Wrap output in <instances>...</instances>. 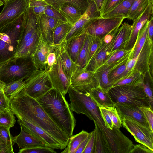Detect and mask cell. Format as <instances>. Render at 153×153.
<instances>
[{"mask_svg":"<svg viewBox=\"0 0 153 153\" xmlns=\"http://www.w3.org/2000/svg\"><path fill=\"white\" fill-rule=\"evenodd\" d=\"M10 108L17 118L24 119L48 132L64 149L69 137L48 116L38 101L22 90L10 99Z\"/></svg>","mask_w":153,"mask_h":153,"instance_id":"6da1fadb","label":"cell"},{"mask_svg":"<svg viewBox=\"0 0 153 153\" xmlns=\"http://www.w3.org/2000/svg\"><path fill=\"white\" fill-rule=\"evenodd\" d=\"M36 100L52 120L69 137L71 136L76 120L65 96L53 88Z\"/></svg>","mask_w":153,"mask_h":153,"instance_id":"7a4b0ae2","label":"cell"},{"mask_svg":"<svg viewBox=\"0 0 153 153\" xmlns=\"http://www.w3.org/2000/svg\"><path fill=\"white\" fill-rule=\"evenodd\" d=\"M37 70L32 56L14 58L0 65V81L6 84L25 80Z\"/></svg>","mask_w":153,"mask_h":153,"instance_id":"3957f363","label":"cell"},{"mask_svg":"<svg viewBox=\"0 0 153 153\" xmlns=\"http://www.w3.org/2000/svg\"><path fill=\"white\" fill-rule=\"evenodd\" d=\"M108 92L115 103H124L139 107H150L149 100L144 91L143 84L114 86Z\"/></svg>","mask_w":153,"mask_h":153,"instance_id":"277c9868","label":"cell"},{"mask_svg":"<svg viewBox=\"0 0 153 153\" xmlns=\"http://www.w3.org/2000/svg\"><path fill=\"white\" fill-rule=\"evenodd\" d=\"M49 69L37 70L25 80L24 92L36 100L53 88L49 74Z\"/></svg>","mask_w":153,"mask_h":153,"instance_id":"5b68a950","label":"cell"},{"mask_svg":"<svg viewBox=\"0 0 153 153\" xmlns=\"http://www.w3.org/2000/svg\"><path fill=\"white\" fill-rule=\"evenodd\" d=\"M0 13V33L8 30L28 7V0H7Z\"/></svg>","mask_w":153,"mask_h":153,"instance_id":"8992f818","label":"cell"},{"mask_svg":"<svg viewBox=\"0 0 153 153\" xmlns=\"http://www.w3.org/2000/svg\"><path fill=\"white\" fill-rule=\"evenodd\" d=\"M125 18L123 16L99 17L90 22L84 31L87 34L101 38L119 28Z\"/></svg>","mask_w":153,"mask_h":153,"instance_id":"52a82bcc","label":"cell"},{"mask_svg":"<svg viewBox=\"0 0 153 153\" xmlns=\"http://www.w3.org/2000/svg\"><path fill=\"white\" fill-rule=\"evenodd\" d=\"M120 116L122 125L134 137L135 141L153 151V131L150 128L128 116Z\"/></svg>","mask_w":153,"mask_h":153,"instance_id":"ba28073f","label":"cell"},{"mask_svg":"<svg viewBox=\"0 0 153 153\" xmlns=\"http://www.w3.org/2000/svg\"><path fill=\"white\" fill-rule=\"evenodd\" d=\"M93 72L83 68L77 69L70 79V85L74 89L84 94L89 93L99 85L97 79H94Z\"/></svg>","mask_w":153,"mask_h":153,"instance_id":"9c48e42d","label":"cell"},{"mask_svg":"<svg viewBox=\"0 0 153 153\" xmlns=\"http://www.w3.org/2000/svg\"><path fill=\"white\" fill-rule=\"evenodd\" d=\"M38 27L36 17L33 9L28 7L23 16L15 53L19 50L25 42L31 37Z\"/></svg>","mask_w":153,"mask_h":153,"instance_id":"30bf717a","label":"cell"},{"mask_svg":"<svg viewBox=\"0 0 153 153\" xmlns=\"http://www.w3.org/2000/svg\"><path fill=\"white\" fill-rule=\"evenodd\" d=\"M56 60L49 71V74L53 88L64 96L68 93L70 81L63 70L59 54V46L56 49Z\"/></svg>","mask_w":153,"mask_h":153,"instance_id":"8fae6325","label":"cell"},{"mask_svg":"<svg viewBox=\"0 0 153 153\" xmlns=\"http://www.w3.org/2000/svg\"><path fill=\"white\" fill-rule=\"evenodd\" d=\"M18 123L25 131L30 134L44 143L46 146L61 150L59 143L41 128L21 118H18Z\"/></svg>","mask_w":153,"mask_h":153,"instance_id":"7c38bea8","label":"cell"},{"mask_svg":"<svg viewBox=\"0 0 153 153\" xmlns=\"http://www.w3.org/2000/svg\"><path fill=\"white\" fill-rule=\"evenodd\" d=\"M88 2L86 10L79 20L72 26L64 42L84 32L90 22L100 16V12L97 10L94 2L91 0H88Z\"/></svg>","mask_w":153,"mask_h":153,"instance_id":"4fadbf2b","label":"cell"},{"mask_svg":"<svg viewBox=\"0 0 153 153\" xmlns=\"http://www.w3.org/2000/svg\"><path fill=\"white\" fill-rule=\"evenodd\" d=\"M153 1H150L145 10L133 21L129 39L126 46L127 50L133 48L137 39L140 29L153 16Z\"/></svg>","mask_w":153,"mask_h":153,"instance_id":"5bb4252c","label":"cell"},{"mask_svg":"<svg viewBox=\"0 0 153 153\" xmlns=\"http://www.w3.org/2000/svg\"><path fill=\"white\" fill-rule=\"evenodd\" d=\"M36 18L41 39L47 43L54 45L53 38L54 30L59 24L65 22L56 19L45 14Z\"/></svg>","mask_w":153,"mask_h":153,"instance_id":"9a60e30c","label":"cell"},{"mask_svg":"<svg viewBox=\"0 0 153 153\" xmlns=\"http://www.w3.org/2000/svg\"><path fill=\"white\" fill-rule=\"evenodd\" d=\"M17 39L0 33V65L14 58Z\"/></svg>","mask_w":153,"mask_h":153,"instance_id":"2e32d148","label":"cell"},{"mask_svg":"<svg viewBox=\"0 0 153 153\" xmlns=\"http://www.w3.org/2000/svg\"><path fill=\"white\" fill-rule=\"evenodd\" d=\"M58 47L50 45L41 39L32 56L35 65L38 70H43L47 67L48 55L50 52Z\"/></svg>","mask_w":153,"mask_h":153,"instance_id":"e0dca14e","label":"cell"},{"mask_svg":"<svg viewBox=\"0 0 153 153\" xmlns=\"http://www.w3.org/2000/svg\"><path fill=\"white\" fill-rule=\"evenodd\" d=\"M114 39V36L112 41L109 43H105L104 45L100 46L95 52L88 64L84 68L85 70L94 72L98 67L100 66L105 61L106 59H108V56H110Z\"/></svg>","mask_w":153,"mask_h":153,"instance_id":"ac0fdd59","label":"cell"},{"mask_svg":"<svg viewBox=\"0 0 153 153\" xmlns=\"http://www.w3.org/2000/svg\"><path fill=\"white\" fill-rule=\"evenodd\" d=\"M114 106L116 108L120 116L126 115L128 116L139 122L145 126L149 127L146 119L140 109L139 107L119 103H115Z\"/></svg>","mask_w":153,"mask_h":153,"instance_id":"d6986e66","label":"cell"},{"mask_svg":"<svg viewBox=\"0 0 153 153\" xmlns=\"http://www.w3.org/2000/svg\"><path fill=\"white\" fill-rule=\"evenodd\" d=\"M87 34L83 32L64 42V47L69 56L75 63L85 42Z\"/></svg>","mask_w":153,"mask_h":153,"instance_id":"ffe728a7","label":"cell"},{"mask_svg":"<svg viewBox=\"0 0 153 153\" xmlns=\"http://www.w3.org/2000/svg\"><path fill=\"white\" fill-rule=\"evenodd\" d=\"M41 39L40 33L38 27L31 37L25 42L19 50L15 53L14 58L32 56Z\"/></svg>","mask_w":153,"mask_h":153,"instance_id":"44dd1931","label":"cell"},{"mask_svg":"<svg viewBox=\"0 0 153 153\" xmlns=\"http://www.w3.org/2000/svg\"><path fill=\"white\" fill-rule=\"evenodd\" d=\"M19 134L13 137V140L20 149L30 148L46 145L30 134L24 131L20 127Z\"/></svg>","mask_w":153,"mask_h":153,"instance_id":"7402d4cb","label":"cell"},{"mask_svg":"<svg viewBox=\"0 0 153 153\" xmlns=\"http://www.w3.org/2000/svg\"><path fill=\"white\" fill-rule=\"evenodd\" d=\"M132 25L128 23H122L118 28L114 36L112 47L110 53V56L114 53V51H118L122 45L127 42L129 39L132 30Z\"/></svg>","mask_w":153,"mask_h":153,"instance_id":"603a6c76","label":"cell"},{"mask_svg":"<svg viewBox=\"0 0 153 153\" xmlns=\"http://www.w3.org/2000/svg\"><path fill=\"white\" fill-rule=\"evenodd\" d=\"M89 94L90 97L98 107L114 106L115 103L108 91H104L99 85L92 89Z\"/></svg>","mask_w":153,"mask_h":153,"instance_id":"cb8c5ba5","label":"cell"},{"mask_svg":"<svg viewBox=\"0 0 153 153\" xmlns=\"http://www.w3.org/2000/svg\"><path fill=\"white\" fill-rule=\"evenodd\" d=\"M59 54L64 72L70 81L74 73L77 69L76 65L71 58L64 47V42L59 46Z\"/></svg>","mask_w":153,"mask_h":153,"instance_id":"d4e9b609","label":"cell"},{"mask_svg":"<svg viewBox=\"0 0 153 153\" xmlns=\"http://www.w3.org/2000/svg\"><path fill=\"white\" fill-rule=\"evenodd\" d=\"M58 10L67 22L72 26L79 20L83 14L77 8L67 4L60 6Z\"/></svg>","mask_w":153,"mask_h":153,"instance_id":"484cf974","label":"cell"},{"mask_svg":"<svg viewBox=\"0 0 153 153\" xmlns=\"http://www.w3.org/2000/svg\"><path fill=\"white\" fill-rule=\"evenodd\" d=\"M14 143L10 130L0 126V153H14Z\"/></svg>","mask_w":153,"mask_h":153,"instance_id":"4316f807","label":"cell"},{"mask_svg":"<svg viewBox=\"0 0 153 153\" xmlns=\"http://www.w3.org/2000/svg\"><path fill=\"white\" fill-rule=\"evenodd\" d=\"M67 22H62L55 28L53 34V42L54 46L58 47L63 42L72 27Z\"/></svg>","mask_w":153,"mask_h":153,"instance_id":"83f0119b","label":"cell"},{"mask_svg":"<svg viewBox=\"0 0 153 153\" xmlns=\"http://www.w3.org/2000/svg\"><path fill=\"white\" fill-rule=\"evenodd\" d=\"M92 37L87 34L83 47L75 62L77 69L85 68L88 64L89 47Z\"/></svg>","mask_w":153,"mask_h":153,"instance_id":"f1b7e54d","label":"cell"},{"mask_svg":"<svg viewBox=\"0 0 153 153\" xmlns=\"http://www.w3.org/2000/svg\"><path fill=\"white\" fill-rule=\"evenodd\" d=\"M90 133L82 130L76 134L69 137L68 143L62 153H75L81 143L88 136Z\"/></svg>","mask_w":153,"mask_h":153,"instance_id":"f546056e","label":"cell"},{"mask_svg":"<svg viewBox=\"0 0 153 153\" xmlns=\"http://www.w3.org/2000/svg\"><path fill=\"white\" fill-rule=\"evenodd\" d=\"M150 1V0H135L128 11L126 18L133 21L143 13Z\"/></svg>","mask_w":153,"mask_h":153,"instance_id":"4dcf8cb0","label":"cell"},{"mask_svg":"<svg viewBox=\"0 0 153 153\" xmlns=\"http://www.w3.org/2000/svg\"><path fill=\"white\" fill-rule=\"evenodd\" d=\"M149 21V20L145 23L139 32L137 37L139 39L137 41L136 45L134 48V49L132 52V54L131 56H130V58L132 59L140 55L145 44L146 38L147 37Z\"/></svg>","mask_w":153,"mask_h":153,"instance_id":"1f68e13d","label":"cell"},{"mask_svg":"<svg viewBox=\"0 0 153 153\" xmlns=\"http://www.w3.org/2000/svg\"><path fill=\"white\" fill-rule=\"evenodd\" d=\"M25 85L24 80L13 81L4 85V91L10 100L21 92L23 89Z\"/></svg>","mask_w":153,"mask_h":153,"instance_id":"d6a6232c","label":"cell"},{"mask_svg":"<svg viewBox=\"0 0 153 153\" xmlns=\"http://www.w3.org/2000/svg\"><path fill=\"white\" fill-rule=\"evenodd\" d=\"M135 1V0H124L115 8L102 17L123 16H125L126 18L128 11Z\"/></svg>","mask_w":153,"mask_h":153,"instance_id":"836d02e7","label":"cell"},{"mask_svg":"<svg viewBox=\"0 0 153 153\" xmlns=\"http://www.w3.org/2000/svg\"><path fill=\"white\" fill-rule=\"evenodd\" d=\"M16 122L14 114L10 108L1 111L0 113V126L8 130L13 127Z\"/></svg>","mask_w":153,"mask_h":153,"instance_id":"e575fe53","label":"cell"},{"mask_svg":"<svg viewBox=\"0 0 153 153\" xmlns=\"http://www.w3.org/2000/svg\"><path fill=\"white\" fill-rule=\"evenodd\" d=\"M59 7L64 4L71 5L79 9L83 14L88 4V0H51Z\"/></svg>","mask_w":153,"mask_h":153,"instance_id":"d590c367","label":"cell"},{"mask_svg":"<svg viewBox=\"0 0 153 153\" xmlns=\"http://www.w3.org/2000/svg\"><path fill=\"white\" fill-rule=\"evenodd\" d=\"M28 7L33 9L36 17L45 14L46 7L49 5L46 1L41 0H28Z\"/></svg>","mask_w":153,"mask_h":153,"instance_id":"8d00e7d4","label":"cell"},{"mask_svg":"<svg viewBox=\"0 0 153 153\" xmlns=\"http://www.w3.org/2000/svg\"><path fill=\"white\" fill-rule=\"evenodd\" d=\"M124 0H104L100 12V17L107 14L121 3Z\"/></svg>","mask_w":153,"mask_h":153,"instance_id":"74e56055","label":"cell"},{"mask_svg":"<svg viewBox=\"0 0 153 153\" xmlns=\"http://www.w3.org/2000/svg\"><path fill=\"white\" fill-rule=\"evenodd\" d=\"M127 62L122 64L116 68L114 71L110 72L108 75V79L112 86V87L116 83L117 78L122 76L124 72Z\"/></svg>","mask_w":153,"mask_h":153,"instance_id":"f35d334b","label":"cell"},{"mask_svg":"<svg viewBox=\"0 0 153 153\" xmlns=\"http://www.w3.org/2000/svg\"><path fill=\"white\" fill-rule=\"evenodd\" d=\"M19 153H56L54 149L50 147L38 146L30 148L20 149Z\"/></svg>","mask_w":153,"mask_h":153,"instance_id":"ab89813d","label":"cell"},{"mask_svg":"<svg viewBox=\"0 0 153 153\" xmlns=\"http://www.w3.org/2000/svg\"><path fill=\"white\" fill-rule=\"evenodd\" d=\"M105 108L107 110L114 126L120 129L122 125V122L116 108L114 106Z\"/></svg>","mask_w":153,"mask_h":153,"instance_id":"60d3db41","label":"cell"},{"mask_svg":"<svg viewBox=\"0 0 153 153\" xmlns=\"http://www.w3.org/2000/svg\"><path fill=\"white\" fill-rule=\"evenodd\" d=\"M45 14L56 20L67 22L65 17L59 11L51 6H47L45 11Z\"/></svg>","mask_w":153,"mask_h":153,"instance_id":"b9f144b4","label":"cell"},{"mask_svg":"<svg viewBox=\"0 0 153 153\" xmlns=\"http://www.w3.org/2000/svg\"><path fill=\"white\" fill-rule=\"evenodd\" d=\"M140 109L147 121L149 126L153 131V109L150 106H141Z\"/></svg>","mask_w":153,"mask_h":153,"instance_id":"7bdbcfd3","label":"cell"},{"mask_svg":"<svg viewBox=\"0 0 153 153\" xmlns=\"http://www.w3.org/2000/svg\"><path fill=\"white\" fill-rule=\"evenodd\" d=\"M98 108L101 116L104 122L106 128L111 130L113 129L114 125L107 110L104 107Z\"/></svg>","mask_w":153,"mask_h":153,"instance_id":"ee69618b","label":"cell"},{"mask_svg":"<svg viewBox=\"0 0 153 153\" xmlns=\"http://www.w3.org/2000/svg\"><path fill=\"white\" fill-rule=\"evenodd\" d=\"M101 44L100 38L93 36L89 47L88 63Z\"/></svg>","mask_w":153,"mask_h":153,"instance_id":"f6af8a7d","label":"cell"},{"mask_svg":"<svg viewBox=\"0 0 153 153\" xmlns=\"http://www.w3.org/2000/svg\"><path fill=\"white\" fill-rule=\"evenodd\" d=\"M129 153H153V151L145 145L140 143L133 144Z\"/></svg>","mask_w":153,"mask_h":153,"instance_id":"bcb514c9","label":"cell"},{"mask_svg":"<svg viewBox=\"0 0 153 153\" xmlns=\"http://www.w3.org/2000/svg\"><path fill=\"white\" fill-rule=\"evenodd\" d=\"M91 132V135L82 153H93L95 139V130Z\"/></svg>","mask_w":153,"mask_h":153,"instance_id":"7dc6e473","label":"cell"},{"mask_svg":"<svg viewBox=\"0 0 153 153\" xmlns=\"http://www.w3.org/2000/svg\"><path fill=\"white\" fill-rule=\"evenodd\" d=\"M10 99L3 91L0 94V110L1 111L10 108Z\"/></svg>","mask_w":153,"mask_h":153,"instance_id":"c3c4849f","label":"cell"},{"mask_svg":"<svg viewBox=\"0 0 153 153\" xmlns=\"http://www.w3.org/2000/svg\"><path fill=\"white\" fill-rule=\"evenodd\" d=\"M127 50L126 51L121 50H119L114 53L112 56L110 57L109 58L107 59L106 62V64L110 65L111 63L115 62L117 60L122 58L125 54Z\"/></svg>","mask_w":153,"mask_h":153,"instance_id":"681fc988","label":"cell"},{"mask_svg":"<svg viewBox=\"0 0 153 153\" xmlns=\"http://www.w3.org/2000/svg\"><path fill=\"white\" fill-rule=\"evenodd\" d=\"M144 91L149 100L150 107L153 109V97L152 87L148 83H143Z\"/></svg>","mask_w":153,"mask_h":153,"instance_id":"f907efd6","label":"cell"},{"mask_svg":"<svg viewBox=\"0 0 153 153\" xmlns=\"http://www.w3.org/2000/svg\"><path fill=\"white\" fill-rule=\"evenodd\" d=\"M57 48L50 52L47 58V67L49 68L53 66L56 61L57 58L56 49Z\"/></svg>","mask_w":153,"mask_h":153,"instance_id":"816d5d0a","label":"cell"},{"mask_svg":"<svg viewBox=\"0 0 153 153\" xmlns=\"http://www.w3.org/2000/svg\"><path fill=\"white\" fill-rule=\"evenodd\" d=\"M139 56L133 58L129 60L128 62H127L126 70L122 77L126 75L127 73L131 70L137 61Z\"/></svg>","mask_w":153,"mask_h":153,"instance_id":"f5cc1de1","label":"cell"},{"mask_svg":"<svg viewBox=\"0 0 153 153\" xmlns=\"http://www.w3.org/2000/svg\"><path fill=\"white\" fill-rule=\"evenodd\" d=\"M91 135V132L88 136L81 143L79 146L75 153H82Z\"/></svg>","mask_w":153,"mask_h":153,"instance_id":"db71d44e","label":"cell"},{"mask_svg":"<svg viewBox=\"0 0 153 153\" xmlns=\"http://www.w3.org/2000/svg\"><path fill=\"white\" fill-rule=\"evenodd\" d=\"M153 35V18L152 16L149 21L148 28L147 37L151 40L152 39Z\"/></svg>","mask_w":153,"mask_h":153,"instance_id":"11a10c76","label":"cell"},{"mask_svg":"<svg viewBox=\"0 0 153 153\" xmlns=\"http://www.w3.org/2000/svg\"><path fill=\"white\" fill-rule=\"evenodd\" d=\"M94 3L97 10L100 12L104 0H91Z\"/></svg>","mask_w":153,"mask_h":153,"instance_id":"9f6ffc18","label":"cell"},{"mask_svg":"<svg viewBox=\"0 0 153 153\" xmlns=\"http://www.w3.org/2000/svg\"><path fill=\"white\" fill-rule=\"evenodd\" d=\"M46 1L49 4L58 10V7L51 0H41Z\"/></svg>","mask_w":153,"mask_h":153,"instance_id":"6f0895ef","label":"cell"},{"mask_svg":"<svg viewBox=\"0 0 153 153\" xmlns=\"http://www.w3.org/2000/svg\"><path fill=\"white\" fill-rule=\"evenodd\" d=\"M5 84L0 81V94L4 91V87Z\"/></svg>","mask_w":153,"mask_h":153,"instance_id":"680465c9","label":"cell"},{"mask_svg":"<svg viewBox=\"0 0 153 153\" xmlns=\"http://www.w3.org/2000/svg\"><path fill=\"white\" fill-rule=\"evenodd\" d=\"M4 3L3 0H0V6L3 5Z\"/></svg>","mask_w":153,"mask_h":153,"instance_id":"91938a15","label":"cell"},{"mask_svg":"<svg viewBox=\"0 0 153 153\" xmlns=\"http://www.w3.org/2000/svg\"><path fill=\"white\" fill-rule=\"evenodd\" d=\"M7 0H3L4 2H5Z\"/></svg>","mask_w":153,"mask_h":153,"instance_id":"94428289","label":"cell"},{"mask_svg":"<svg viewBox=\"0 0 153 153\" xmlns=\"http://www.w3.org/2000/svg\"><path fill=\"white\" fill-rule=\"evenodd\" d=\"M150 1H153V0H150Z\"/></svg>","mask_w":153,"mask_h":153,"instance_id":"6125c7cd","label":"cell"},{"mask_svg":"<svg viewBox=\"0 0 153 153\" xmlns=\"http://www.w3.org/2000/svg\"><path fill=\"white\" fill-rule=\"evenodd\" d=\"M1 111L0 110V113Z\"/></svg>","mask_w":153,"mask_h":153,"instance_id":"be15d7a7","label":"cell"}]
</instances>
